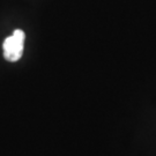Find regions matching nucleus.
Returning a JSON list of instances; mask_svg holds the SVG:
<instances>
[{
    "instance_id": "f257e3e1",
    "label": "nucleus",
    "mask_w": 156,
    "mask_h": 156,
    "mask_svg": "<svg viewBox=\"0 0 156 156\" xmlns=\"http://www.w3.org/2000/svg\"><path fill=\"white\" fill-rule=\"evenodd\" d=\"M24 38L26 34L23 30L16 29L13 35L4 41L2 49H4V57L8 62H17L23 53V48H24Z\"/></svg>"
}]
</instances>
